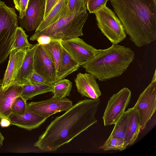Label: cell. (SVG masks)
Here are the masks:
<instances>
[{
  "instance_id": "6da1fadb",
  "label": "cell",
  "mask_w": 156,
  "mask_h": 156,
  "mask_svg": "<svg viewBox=\"0 0 156 156\" xmlns=\"http://www.w3.org/2000/svg\"><path fill=\"white\" fill-rule=\"evenodd\" d=\"M100 98L78 101L48 125L34 146L46 152L54 151L97 123L95 117Z\"/></svg>"
},
{
  "instance_id": "7a4b0ae2",
  "label": "cell",
  "mask_w": 156,
  "mask_h": 156,
  "mask_svg": "<svg viewBox=\"0 0 156 156\" xmlns=\"http://www.w3.org/2000/svg\"><path fill=\"white\" fill-rule=\"evenodd\" d=\"M125 31L137 47L156 39V0H109Z\"/></svg>"
},
{
  "instance_id": "3957f363",
  "label": "cell",
  "mask_w": 156,
  "mask_h": 156,
  "mask_svg": "<svg viewBox=\"0 0 156 156\" xmlns=\"http://www.w3.org/2000/svg\"><path fill=\"white\" fill-rule=\"evenodd\" d=\"M135 53L129 48L112 44L97 54L82 66L95 79L103 81L120 76L126 71L134 58Z\"/></svg>"
},
{
  "instance_id": "277c9868",
  "label": "cell",
  "mask_w": 156,
  "mask_h": 156,
  "mask_svg": "<svg viewBox=\"0 0 156 156\" xmlns=\"http://www.w3.org/2000/svg\"><path fill=\"white\" fill-rule=\"evenodd\" d=\"M87 11L69 17H62L41 30L35 31L30 37L36 41L41 36H46L51 40L64 41L82 36L83 27L88 17Z\"/></svg>"
},
{
  "instance_id": "5b68a950",
  "label": "cell",
  "mask_w": 156,
  "mask_h": 156,
  "mask_svg": "<svg viewBox=\"0 0 156 156\" xmlns=\"http://www.w3.org/2000/svg\"><path fill=\"white\" fill-rule=\"evenodd\" d=\"M98 28L112 44H117L126 37L124 27L115 13L106 6L94 13Z\"/></svg>"
},
{
  "instance_id": "8992f818",
  "label": "cell",
  "mask_w": 156,
  "mask_h": 156,
  "mask_svg": "<svg viewBox=\"0 0 156 156\" xmlns=\"http://www.w3.org/2000/svg\"><path fill=\"white\" fill-rule=\"evenodd\" d=\"M155 70L152 81L140 95L133 107L137 111L140 129L144 130L156 109V76Z\"/></svg>"
},
{
  "instance_id": "52a82bcc",
  "label": "cell",
  "mask_w": 156,
  "mask_h": 156,
  "mask_svg": "<svg viewBox=\"0 0 156 156\" xmlns=\"http://www.w3.org/2000/svg\"><path fill=\"white\" fill-rule=\"evenodd\" d=\"M131 96L130 90L124 87L110 98L102 117L105 126L114 124L116 122L125 111Z\"/></svg>"
},
{
  "instance_id": "ba28073f",
  "label": "cell",
  "mask_w": 156,
  "mask_h": 156,
  "mask_svg": "<svg viewBox=\"0 0 156 156\" xmlns=\"http://www.w3.org/2000/svg\"><path fill=\"white\" fill-rule=\"evenodd\" d=\"M73 105L72 101L66 98L59 99L52 97L46 100L27 103L29 109L47 119L56 113L67 111Z\"/></svg>"
},
{
  "instance_id": "9c48e42d",
  "label": "cell",
  "mask_w": 156,
  "mask_h": 156,
  "mask_svg": "<svg viewBox=\"0 0 156 156\" xmlns=\"http://www.w3.org/2000/svg\"><path fill=\"white\" fill-rule=\"evenodd\" d=\"M61 43L62 46L80 66L94 57L98 53V50L79 37L61 41Z\"/></svg>"
},
{
  "instance_id": "30bf717a",
  "label": "cell",
  "mask_w": 156,
  "mask_h": 156,
  "mask_svg": "<svg viewBox=\"0 0 156 156\" xmlns=\"http://www.w3.org/2000/svg\"><path fill=\"white\" fill-rule=\"evenodd\" d=\"M34 71L52 84L57 80L55 66L41 44L37 43L34 57Z\"/></svg>"
},
{
  "instance_id": "8fae6325",
  "label": "cell",
  "mask_w": 156,
  "mask_h": 156,
  "mask_svg": "<svg viewBox=\"0 0 156 156\" xmlns=\"http://www.w3.org/2000/svg\"><path fill=\"white\" fill-rule=\"evenodd\" d=\"M45 0H29L25 15L18 18L20 27L27 31L36 30L43 20Z\"/></svg>"
},
{
  "instance_id": "7c38bea8",
  "label": "cell",
  "mask_w": 156,
  "mask_h": 156,
  "mask_svg": "<svg viewBox=\"0 0 156 156\" xmlns=\"http://www.w3.org/2000/svg\"><path fill=\"white\" fill-rule=\"evenodd\" d=\"M27 49H15L9 54L8 65L2 81L1 88L6 90L15 83L16 77L25 58Z\"/></svg>"
},
{
  "instance_id": "4fadbf2b",
  "label": "cell",
  "mask_w": 156,
  "mask_h": 156,
  "mask_svg": "<svg viewBox=\"0 0 156 156\" xmlns=\"http://www.w3.org/2000/svg\"><path fill=\"white\" fill-rule=\"evenodd\" d=\"M78 92L82 96L96 99L101 93L94 76L89 73H78L74 80Z\"/></svg>"
},
{
  "instance_id": "5bb4252c",
  "label": "cell",
  "mask_w": 156,
  "mask_h": 156,
  "mask_svg": "<svg viewBox=\"0 0 156 156\" xmlns=\"http://www.w3.org/2000/svg\"><path fill=\"white\" fill-rule=\"evenodd\" d=\"M9 119L11 125L31 130L39 127L47 119L35 113L27 108L24 114L18 115L11 114Z\"/></svg>"
},
{
  "instance_id": "9a60e30c",
  "label": "cell",
  "mask_w": 156,
  "mask_h": 156,
  "mask_svg": "<svg viewBox=\"0 0 156 156\" xmlns=\"http://www.w3.org/2000/svg\"><path fill=\"white\" fill-rule=\"evenodd\" d=\"M22 86L14 84L6 90L0 87V120L2 118L9 119L12 114V105L17 97L21 96Z\"/></svg>"
},
{
  "instance_id": "2e32d148",
  "label": "cell",
  "mask_w": 156,
  "mask_h": 156,
  "mask_svg": "<svg viewBox=\"0 0 156 156\" xmlns=\"http://www.w3.org/2000/svg\"><path fill=\"white\" fill-rule=\"evenodd\" d=\"M37 43L28 48L22 66L15 80V84L23 85L29 82V79L34 71L33 57Z\"/></svg>"
},
{
  "instance_id": "e0dca14e",
  "label": "cell",
  "mask_w": 156,
  "mask_h": 156,
  "mask_svg": "<svg viewBox=\"0 0 156 156\" xmlns=\"http://www.w3.org/2000/svg\"><path fill=\"white\" fill-rule=\"evenodd\" d=\"M128 111V121L125 140L130 146L137 140L140 132V126L138 113L133 107L127 109Z\"/></svg>"
},
{
  "instance_id": "ac0fdd59",
  "label": "cell",
  "mask_w": 156,
  "mask_h": 156,
  "mask_svg": "<svg viewBox=\"0 0 156 156\" xmlns=\"http://www.w3.org/2000/svg\"><path fill=\"white\" fill-rule=\"evenodd\" d=\"M80 66L78 62L62 47L60 70L57 80L63 79L77 70Z\"/></svg>"
},
{
  "instance_id": "d6986e66",
  "label": "cell",
  "mask_w": 156,
  "mask_h": 156,
  "mask_svg": "<svg viewBox=\"0 0 156 156\" xmlns=\"http://www.w3.org/2000/svg\"><path fill=\"white\" fill-rule=\"evenodd\" d=\"M61 41L51 40L48 43L41 45L55 66L57 78L60 70L62 47Z\"/></svg>"
},
{
  "instance_id": "ffe728a7",
  "label": "cell",
  "mask_w": 156,
  "mask_h": 156,
  "mask_svg": "<svg viewBox=\"0 0 156 156\" xmlns=\"http://www.w3.org/2000/svg\"><path fill=\"white\" fill-rule=\"evenodd\" d=\"M22 88L21 96L27 101L36 95L52 92L53 84H33L28 83L22 85Z\"/></svg>"
},
{
  "instance_id": "44dd1931",
  "label": "cell",
  "mask_w": 156,
  "mask_h": 156,
  "mask_svg": "<svg viewBox=\"0 0 156 156\" xmlns=\"http://www.w3.org/2000/svg\"><path fill=\"white\" fill-rule=\"evenodd\" d=\"M68 0H58L46 17L43 20L35 31L41 30L51 25L60 18L62 11Z\"/></svg>"
},
{
  "instance_id": "7402d4cb",
  "label": "cell",
  "mask_w": 156,
  "mask_h": 156,
  "mask_svg": "<svg viewBox=\"0 0 156 156\" xmlns=\"http://www.w3.org/2000/svg\"><path fill=\"white\" fill-rule=\"evenodd\" d=\"M51 92L54 98L62 99L69 96L72 89V83L68 79H61L53 84Z\"/></svg>"
},
{
  "instance_id": "603a6c76",
  "label": "cell",
  "mask_w": 156,
  "mask_h": 156,
  "mask_svg": "<svg viewBox=\"0 0 156 156\" xmlns=\"http://www.w3.org/2000/svg\"><path fill=\"white\" fill-rule=\"evenodd\" d=\"M128 121V111H125L114 124L110 137L125 139Z\"/></svg>"
},
{
  "instance_id": "cb8c5ba5",
  "label": "cell",
  "mask_w": 156,
  "mask_h": 156,
  "mask_svg": "<svg viewBox=\"0 0 156 156\" xmlns=\"http://www.w3.org/2000/svg\"><path fill=\"white\" fill-rule=\"evenodd\" d=\"M128 146L125 140L120 138L109 137L99 148L105 151L111 150H119L120 151L126 149Z\"/></svg>"
},
{
  "instance_id": "d4e9b609",
  "label": "cell",
  "mask_w": 156,
  "mask_h": 156,
  "mask_svg": "<svg viewBox=\"0 0 156 156\" xmlns=\"http://www.w3.org/2000/svg\"><path fill=\"white\" fill-rule=\"evenodd\" d=\"M27 37V35L23 28L18 27L16 30L15 40L11 50L15 49H27L30 47L32 44L29 43Z\"/></svg>"
},
{
  "instance_id": "484cf974",
  "label": "cell",
  "mask_w": 156,
  "mask_h": 156,
  "mask_svg": "<svg viewBox=\"0 0 156 156\" xmlns=\"http://www.w3.org/2000/svg\"><path fill=\"white\" fill-rule=\"evenodd\" d=\"M65 7L69 16L87 11L84 0H68Z\"/></svg>"
},
{
  "instance_id": "4316f807",
  "label": "cell",
  "mask_w": 156,
  "mask_h": 156,
  "mask_svg": "<svg viewBox=\"0 0 156 156\" xmlns=\"http://www.w3.org/2000/svg\"><path fill=\"white\" fill-rule=\"evenodd\" d=\"M27 101L21 96L16 98L11 106L12 114L20 115L24 114L27 110Z\"/></svg>"
},
{
  "instance_id": "83f0119b",
  "label": "cell",
  "mask_w": 156,
  "mask_h": 156,
  "mask_svg": "<svg viewBox=\"0 0 156 156\" xmlns=\"http://www.w3.org/2000/svg\"><path fill=\"white\" fill-rule=\"evenodd\" d=\"M108 0H88L86 3L87 9L90 13H94L106 5Z\"/></svg>"
},
{
  "instance_id": "f1b7e54d",
  "label": "cell",
  "mask_w": 156,
  "mask_h": 156,
  "mask_svg": "<svg viewBox=\"0 0 156 156\" xmlns=\"http://www.w3.org/2000/svg\"><path fill=\"white\" fill-rule=\"evenodd\" d=\"M15 8L19 12L18 18L21 19L25 15L29 0H13Z\"/></svg>"
},
{
  "instance_id": "f546056e",
  "label": "cell",
  "mask_w": 156,
  "mask_h": 156,
  "mask_svg": "<svg viewBox=\"0 0 156 156\" xmlns=\"http://www.w3.org/2000/svg\"><path fill=\"white\" fill-rule=\"evenodd\" d=\"M28 83L33 84H50L44 78L34 71L29 79Z\"/></svg>"
},
{
  "instance_id": "4dcf8cb0",
  "label": "cell",
  "mask_w": 156,
  "mask_h": 156,
  "mask_svg": "<svg viewBox=\"0 0 156 156\" xmlns=\"http://www.w3.org/2000/svg\"><path fill=\"white\" fill-rule=\"evenodd\" d=\"M58 1V0H45V7L43 20L48 14Z\"/></svg>"
},
{
  "instance_id": "1f68e13d",
  "label": "cell",
  "mask_w": 156,
  "mask_h": 156,
  "mask_svg": "<svg viewBox=\"0 0 156 156\" xmlns=\"http://www.w3.org/2000/svg\"><path fill=\"white\" fill-rule=\"evenodd\" d=\"M51 40V38L46 36H41L37 40L38 43L40 44H44L48 43Z\"/></svg>"
},
{
  "instance_id": "d6a6232c",
  "label": "cell",
  "mask_w": 156,
  "mask_h": 156,
  "mask_svg": "<svg viewBox=\"0 0 156 156\" xmlns=\"http://www.w3.org/2000/svg\"><path fill=\"white\" fill-rule=\"evenodd\" d=\"M11 125V122L9 119L4 118L0 120V125L2 127H8Z\"/></svg>"
},
{
  "instance_id": "836d02e7",
  "label": "cell",
  "mask_w": 156,
  "mask_h": 156,
  "mask_svg": "<svg viewBox=\"0 0 156 156\" xmlns=\"http://www.w3.org/2000/svg\"><path fill=\"white\" fill-rule=\"evenodd\" d=\"M4 139V137L2 134L0 132V145H2L3 143Z\"/></svg>"
},
{
  "instance_id": "e575fe53",
  "label": "cell",
  "mask_w": 156,
  "mask_h": 156,
  "mask_svg": "<svg viewBox=\"0 0 156 156\" xmlns=\"http://www.w3.org/2000/svg\"><path fill=\"white\" fill-rule=\"evenodd\" d=\"M2 80L1 79H0V87H1V83H2Z\"/></svg>"
},
{
  "instance_id": "d590c367",
  "label": "cell",
  "mask_w": 156,
  "mask_h": 156,
  "mask_svg": "<svg viewBox=\"0 0 156 156\" xmlns=\"http://www.w3.org/2000/svg\"><path fill=\"white\" fill-rule=\"evenodd\" d=\"M85 0V3L86 4V3L88 0Z\"/></svg>"
},
{
  "instance_id": "8d00e7d4",
  "label": "cell",
  "mask_w": 156,
  "mask_h": 156,
  "mask_svg": "<svg viewBox=\"0 0 156 156\" xmlns=\"http://www.w3.org/2000/svg\"><path fill=\"white\" fill-rule=\"evenodd\" d=\"M1 146L0 145V147H1Z\"/></svg>"
}]
</instances>
